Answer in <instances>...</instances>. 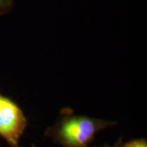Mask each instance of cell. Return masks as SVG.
<instances>
[{
  "label": "cell",
  "instance_id": "6da1fadb",
  "mask_svg": "<svg viewBox=\"0 0 147 147\" xmlns=\"http://www.w3.org/2000/svg\"><path fill=\"white\" fill-rule=\"evenodd\" d=\"M116 124V121L75 115L65 110L45 135L62 147H88L98 132Z\"/></svg>",
  "mask_w": 147,
  "mask_h": 147
},
{
  "label": "cell",
  "instance_id": "7a4b0ae2",
  "mask_svg": "<svg viewBox=\"0 0 147 147\" xmlns=\"http://www.w3.org/2000/svg\"><path fill=\"white\" fill-rule=\"evenodd\" d=\"M28 127V119L21 107L9 97L0 94V137L10 147H20Z\"/></svg>",
  "mask_w": 147,
  "mask_h": 147
},
{
  "label": "cell",
  "instance_id": "3957f363",
  "mask_svg": "<svg viewBox=\"0 0 147 147\" xmlns=\"http://www.w3.org/2000/svg\"><path fill=\"white\" fill-rule=\"evenodd\" d=\"M115 147H147V141L144 138L131 140L125 143L119 142Z\"/></svg>",
  "mask_w": 147,
  "mask_h": 147
},
{
  "label": "cell",
  "instance_id": "277c9868",
  "mask_svg": "<svg viewBox=\"0 0 147 147\" xmlns=\"http://www.w3.org/2000/svg\"><path fill=\"white\" fill-rule=\"evenodd\" d=\"M14 4V0H0V16L9 12Z\"/></svg>",
  "mask_w": 147,
  "mask_h": 147
},
{
  "label": "cell",
  "instance_id": "5b68a950",
  "mask_svg": "<svg viewBox=\"0 0 147 147\" xmlns=\"http://www.w3.org/2000/svg\"><path fill=\"white\" fill-rule=\"evenodd\" d=\"M89 147V146H88ZM92 147H110L109 146H107V145H102V146H92Z\"/></svg>",
  "mask_w": 147,
  "mask_h": 147
},
{
  "label": "cell",
  "instance_id": "8992f818",
  "mask_svg": "<svg viewBox=\"0 0 147 147\" xmlns=\"http://www.w3.org/2000/svg\"><path fill=\"white\" fill-rule=\"evenodd\" d=\"M31 147H37V146H35V145H34V144H32Z\"/></svg>",
  "mask_w": 147,
  "mask_h": 147
}]
</instances>
